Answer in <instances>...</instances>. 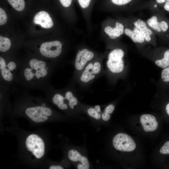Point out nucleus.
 <instances>
[{"mask_svg":"<svg viewBox=\"0 0 169 169\" xmlns=\"http://www.w3.org/2000/svg\"><path fill=\"white\" fill-rule=\"evenodd\" d=\"M56 64L35 58L22 62L16 85L28 91L37 89L45 91L51 85L50 79L57 67Z\"/></svg>","mask_w":169,"mask_h":169,"instance_id":"1","label":"nucleus"},{"mask_svg":"<svg viewBox=\"0 0 169 169\" xmlns=\"http://www.w3.org/2000/svg\"><path fill=\"white\" fill-rule=\"evenodd\" d=\"M9 59L0 57V84L13 89L16 87V79L22 62Z\"/></svg>","mask_w":169,"mask_h":169,"instance_id":"2","label":"nucleus"},{"mask_svg":"<svg viewBox=\"0 0 169 169\" xmlns=\"http://www.w3.org/2000/svg\"><path fill=\"white\" fill-rule=\"evenodd\" d=\"M27 150L37 159L42 158L45 153V145L43 139L35 134H30L25 141Z\"/></svg>","mask_w":169,"mask_h":169,"instance_id":"3","label":"nucleus"},{"mask_svg":"<svg viewBox=\"0 0 169 169\" xmlns=\"http://www.w3.org/2000/svg\"><path fill=\"white\" fill-rule=\"evenodd\" d=\"M125 53L121 49H115L109 53L106 65L111 72L118 74L123 71L124 68L123 58Z\"/></svg>","mask_w":169,"mask_h":169,"instance_id":"4","label":"nucleus"},{"mask_svg":"<svg viewBox=\"0 0 169 169\" xmlns=\"http://www.w3.org/2000/svg\"><path fill=\"white\" fill-rule=\"evenodd\" d=\"M62 51V44L58 40L42 43L39 49L40 55L46 59H54L59 57Z\"/></svg>","mask_w":169,"mask_h":169,"instance_id":"5","label":"nucleus"},{"mask_svg":"<svg viewBox=\"0 0 169 169\" xmlns=\"http://www.w3.org/2000/svg\"><path fill=\"white\" fill-rule=\"evenodd\" d=\"M102 69V64L99 61L89 62L80 73L79 80L82 83H89L99 75Z\"/></svg>","mask_w":169,"mask_h":169,"instance_id":"6","label":"nucleus"},{"mask_svg":"<svg viewBox=\"0 0 169 169\" xmlns=\"http://www.w3.org/2000/svg\"><path fill=\"white\" fill-rule=\"evenodd\" d=\"M146 22L155 33L160 36L165 34L169 31V22L157 13L152 15L147 20Z\"/></svg>","mask_w":169,"mask_h":169,"instance_id":"7","label":"nucleus"},{"mask_svg":"<svg viewBox=\"0 0 169 169\" xmlns=\"http://www.w3.org/2000/svg\"><path fill=\"white\" fill-rule=\"evenodd\" d=\"M112 143L115 149L122 151H131L136 147L133 139L129 135L123 133L116 135L113 139Z\"/></svg>","mask_w":169,"mask_h":169,"instance_id":"8","label":"nucleus"},{"mask_svg":"<svg viewBox=\"0 0 169 169\" xmlns=\"http://www.w3.org/2000/svg\"><path fill=\"white\" fill-rule=\"evenodd\" d=\"M94 56V53L87 49L79 50L76 54L74 64L75 71L80 73Z\"/></svg>","mask_w":169,"mask_h":169,"instance_id":"9","label":"nucleus"},{"mask_svg":"<svg viewBox=\"0 0 169 169\" xmlns=\"http://www.w3.org/2000/svg\"><path fill=\"white\" fill-rule=\"evenodd\" d=\"M134 25L140 31L146 42L153 43L156 39L155 33L148 26L146 22L140 18L130 19Z\"/></svg>","mask_w":169,"mask_h":169,"instance_id":"10","label":"nucleus"},{"mask_svg":"<svg viewBox=\"0 0 169 169\" xmlns=\"http://www.w3.org/2000/svg\"><path fill=\"white\" fill-rule=\"evenodd\" d=\"M124 33L135 43L142 44L146 42L139 30L134 25L130 19L128 25L125 28Z\"/></svg>","mask_w":169,"mask_h":169,"instance_id":"11","label":"nucleus"},{"mask_svg":"<svg viewBox=\"0 0 169 169\" xmlns=\"http://www.w3.org/2000/svg\"><path fill=\"white\" fill-rule=\"evenodd\" d=\"M33 22L36 24L40 25L42 27L49 28L53 27L54 23L49 14L44 11L37 13L33 18Z\"/></svg>","mask_w":169,"mask_h":169,"instance_id":"12","label":"nucleus"},{"mask_svg":"<svg viewBox=\"0 0 169 169\" xmlns=\"http://www.w3.org/2000/svg\"><path fill=\"white\" fill-rule=\"evenodd\" d=\"M140 120L143 129L146 132L153 131L157 127L158 122L155 117L152 115H142L140 117Z\"/></svg>","mask_w":169,"mask_h":169,"instance_id":"13","label":"nucleus"},{"mask_svg":"<svg viewBox=\"0 0 169 169\" xmlns=\"http://www.w3.org/2000/svg\"><path fill=\"white\" fill-rule=\"evenodd\" d=\"M69 158L71 161L76 162L79 161L81 164H79L77 166L78 169H88L90 164L87 158L83 156H81L80 153L76 150H71L68 153Z\"/></svg>","mask_w":169,"mask_h":169,"instance_id":"14","label":"nucleus"},{"mask_svg":"<svg viewBox=\"0 0 169 169\" xmlns=\"http://www.w3.org/2000/svg\"><path fill=\"white\" fill-rule=\"evenodd\" d=\"M124 29V26L122 23L116 22L114 27L107 26L105 28L104 31L110 38L115 39L123 34Z\"/></svg>","mask_w":169,"mask_h":169,"instance_id":"15","label":"nucleus"},{"mask_svg":"<svg viewBox=\"0 0 169 169\" xmlns=\"http://www.w3.org/2000/svg\"><path fill=\"white\" fill-rule=\"evenodd\" d=\"M155 63L157 66L162 68L169 66V49L165 51L162 58L156 60Z\"/></svg>","mask_w":169,"mask_h":169,"instance_id":"16","label":"nucleus"},{"mask_svg":"<svg viewBox=\"0 0 169 169\" xmlns=\"http://www.w3.org/2000/svg\"><path fill=\"white\" fill-rule=\"evenodd\" d=\"M11 46L10 40L8 38L0 36V51L5 53L9 51Z\"/></svg>","mask_w":169,"mask_h":169,"instance_id":"17","label":"nucleus"},{"mask_svg":"<svg viewBox=\"0 0 169 169\" xmlns=\"http://www.w3.org/2000/svg\"><path fill=\"white\" fill-rule=\"evenodd\" d=\"M9 3L15 10L18 11H23L25 8V0H7Z\"/></svg>","mask_w":169,"mask_h":169,"instance_id":"18","label":"nucleus"},{"mask_svg":"<svg viewBox=\"0 0 169 169\" xmlns=\"http://www.w3.org/2000/svg\"><path fill=\"white\" fill-rule=\"evenodd\" d=\"M87 112L90 116L97 120H99L100 118V114L94 108H89L87 110Z\"/></svg>","mask_w":169,"mask_h":169,"instance_id":"19","label":"nucleus"},{"mask_svg":"<svg viewBox=\"0 0 169 169\" xmlns=\"http://www.w3.org/2000/svg\"><path fill=\"white\" fill-rule=\"evenodd\" d=\"M7 17L5 11L1 8H0V25L5 24L7 22Z\"/></svg>","mask_w":169,"mask_h":169,"instance_id":"20","label":"nucleus"},{"mask_svg":"<svg viewBox=\"0 0 169 169\" xmlns=\"http://www.w3.org/2000/svg\"><path fill=\"white\" fill-rule=\"evenodd\" d=\"M160 152L163 154H169V141L166 142L161 147Z\"/></svg>","mask_w":169,"mask_h":169,"instance_id":"21","label":"nucleus"},{"mask_svg":"<svg viewBox=\"0 0 169 169\" xmlns=\"http://www.w3.org/2000/svg\"><path fill=\"white\" fill-rule=\"evenodd\" d=\"M132 0H111L114 4L118 5H123L127 4Z\"/></svg>","mask_w":169,"mask_h":169,"instance_id":"22","label":"nucleus"},{"mask_svg":"<svg viewBox=\"0 0 169 169\" xmlns=\"http://www.w3.org/2000/svg\"><path fill=\"white\" fill-rule=\"evenodd\" d=\"M91 0H78L80 6L83 8H87L89 5Z\"/></svg>","mask_w":169,"mask_h":169,"instance_id":"23","label":"nucleus"},{"mask_svg":"<svg viewBox=\"0 0 169 169\" xmlns=\"http://www.w3.org/2000/svg\"><path fill=\"white\" fill-rule=\"evenodd\" d=\"M61 5L64 7H68L71 5L72 0H59Z\"/></svg>","mask_w":169,"mask_h":169,"instance_id":"24","label":"nucleus"},{"mask_svg":"<svg viewBox=\"0 0 169 169\" xmlns=\"http://www.w3.org/2000/svg\"><path fill=\"white\" fill-rule=\"evenodd\" d=\"M115 106L113 105H110L105 108V112L109 114H111L113 112Z\"/></svg>","mask_w":169,"mask_h":169,"instance_id":"25","label":"nucleus"},{"mask_svg":"<svg viewBox=\"0 0 169 169\" xmlns=\"http://www.w3.org/2000/svg\"><path fill=\"white\" fill-rule=\"evenodd\" d=\"M102 118L103 120L108 121L110 119V115L109 114L105 112L102 114Z\"/></svg>","mask_w":169,"mask_h":169,"instance_id":"26","label":"nucleus"},{"mask_svg":"<svg viewBox=\"0 0 169 169\" xmlns=\"http://www.w3.org/2000/svg\"><path fill=\"white\" fill-rule=\"evenodd\" d=\"M49 169H63V168L60 166H51L49 168Z\"/></svg>","mask_w":169,"mask_h":169,"instance_id":"27","label":"nucleus"},{"mask_svg":"<svg viewBox=\"0 0 169 169\" xmlns=\"http://www.w3.org/2000/svg\"><path fill=\"white\" fill-rule=\"evenodd\" d=\"M94 109L98 112L99 113L100 112V109L99 105H95V106Z\"/></svg>","mask_w":169,"mask_h":169,"instance_id":"28","label":"nucleus"},{"mask_svg":"<svg viewBox=\"0 0 169 169\" xmlns=\"http://www.w3.org/2000/svg\"><path fill=\"white\" fill-rule=\"evenodd\" d=\"M156 1L159 4H162L166 2V0H156Z\"/></svg>","mask_w":169,"mask_h":169,"instance_id":"29","label":"nucleus"},{"mask_svg":"<svg viewBox=\"0 0 169 169\" xmlns=\"http://www.w3.org/2000/svg\"><path fill=\"white\" fill-rule=\"evenodd\" d=\"M166 111L167 114L169 115V102L167 104L166 106Z\"/></svg>","mask_w":169,"mask_h":169,"instance_id":"30","label":"nucleus"}]
</instances>
